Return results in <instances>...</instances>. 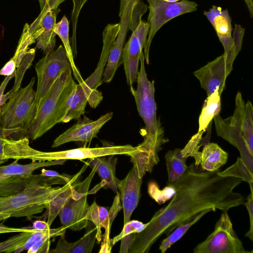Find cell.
<instances>
[{"label":"cell","mask_w":253,"mask_h":253,"mask_svg":"<svg viewBox=\"0 0 253 253\" xmlns=\"http://www.w3.org/2000/svg\"><path fill=\"white\" fill-rule=\"evenodd\" d=\"M197 168L191 164L182 176L168 183L175 191L171 200L136 234L128 253H148L162 235H168L183 221L203 210L227 211L244 204V197L234 192L242 179L219 175V170L200 171Z\"/></svg>","instance_id":"6da1fadb"},{"label":"cell","mask_w":253,"mask_h":253,"mask_svg":"<svg viewBox=\"0 0 253 253\" xmlns=\"http://www.w3.org/2000/svg\"><path fill=\"white\" fill-rule=\"evenodd\" d=\"M140 67L137 76V88L130 90L135 99L139 115L145 124L143 141L137 150L129 156L130 161L141 176L151 172L159 162V152L168 141L164 137V131L157 117V105L155 99V82L150 81L145 71L143 52L140 58Z\"/></svg>","instance_id":"7a4b0ae2"},{"label":"cell","mask_w":253,"mask_h":253,"mask_svg":"<svg viewBox=\"0 0 253 253\" xmlns=\"http://www.w3.org/2000/svg\"><path fill=\"white\" fill-rule=\"evenodd\" d=\"M69 180L67 174L63 177H36L20 192L0 197V212H7L11 217L31 218L42 212L62 190L63 187H52L53 184L65 185Z\"/></svg>","instance_id":"3957f363"},{"label":"cell","mask_w":253,"mask_h":253,"mask_svg":"<svg viewBox=\"0 0 253 253\" xmlns=\"http://www.w3.org/2000/svg\"><path fill=\"white\" fill-rule=\"evenodd\" d=\"M213 120L217 136L239 150L240 158L253 172V106L251 101L245 103L238 92L233 115L224 119L218 115Z\"/></svg>","instance_id":"277c9868"},{"label":"cell","mask_w":253,"mask_h":253,"mask_svg":"<svg viewBox=\"0 0 253 253\" xmlns=\"http://www.w3.org/2000/svg\"><path fill=\"white\" fill-rule=\"evenodd\" d=\"M77 84L71 68L60 76L37 106L35 120L26 133L29 138L35 140L62 122L67 112L68 100Z\"/></svg>","instance_id":"5b68a950"},{"label":"cell","mask_w":253,"mask_h":253,"mask_svg":"<svg viewBox=\"0 0 253 253\" xmlns=\"http://www.w3.org/2000/svg\"><path fill=\"white\" fill-rule=\"evenodd\" d=\"M35 78H32L24 87H20L1 106L0 126L6 137L19 133H26L37 113Z\"/></svg>","instance_id":"8992f818"},{"label":"cell","mask_w":253,"mask_h":253,"mask_svg":"<svg viewBox=\"0 0 253 253\" xmlns=\"http://www.w3.org/2000/svg\"><path fill=\"white\" fill-rule=\"evenodd\" d=\"M245 31L240 25L235 24L232 37L233 45L231 50L193 73L208 96L216 89L221 95L225 87L226 79L233 70V62L242 49Z\"/></svg>","instance_id":"52a82bcc"},{"label":"cell","mask_w":253,"mask_h":253,"mask_svg":"<svg viewBox=\"0 0 253 253\" xmlns=\"http://www.w3.org/2000/svg\"><path fill=\"white\" fill-rule=\"evenodd\" d=\"M194 253H253L236 234L227 211H222L214 231L194 249Z\"/></svg>","instance_id":"ba28073f"},{"label":"cell","mask_w":253,"mask_h":253,"mask_svg":"<svg viewBox=\"0 0 253 253\" xmlns=\"http://www.w3.org/2000/svg\"><path fill=\"white\" fill-rule=\"evenodd\" d=\"M149 3V13L148 23L149 30L144 47L145 61L149 63V49L152 40L160 29L172 19L180 15L197 10L198 4L195 1L182 0L169 2L163 0H147Z\"/></svg>","instance_id":"9c48e42d"},{"label":"cell","mask_w":253,"mask_h":253,"mask_svg":"<svg viewBox=\"0 0 253 253\" xmlns=\"http://www.w3.org/2000/svg\"><path fill=\"white\" fill-rule=\"evenodd\" d=\"M71 68L64 47L60 45L52 51L46 53L36 64L37 76L36 91L37 106L46 95L56 80L67 69Z\"/></svg>","instance_id":"30bf717a"},{"label":"cell","mask_w":253,"mask_h":253,"mask_svg":"<svg viewBox=\"0 0 253 253\" xmlns=\"http://www.w3.org/2000/svg\"><path fill=\"white\" fill-rule=\"evenodd\" d=\"M137 150L130 145H108L95 148L82 147L73 149L46 152L36 150L32 155V162L51 161L56 160H79L93 159L111 155L128 156Z\"/></svg>","instance_id":"8fae6325"},{"label":"cell","mask_w":253,"mask_h":253,"mask_svg":"<svg viewBox=\"0 0 253 253\" xmlns=\"http://www.w3.org/2000/svg\"><path fill=\"white\" fill-rule=\"evenodd\" d=\"M88 166L87 161L80 171L72 176L70 181L63 186L62 190L48 204L42 217L43 220L46 221L49 226L58 215L61 209L71 198L77 200L85 194H88V190L90 184L96 172L95 169H92L84 181L80 182L82 174Z\"/></svg>","instance_id":"7c38bea8"},{"label":"cell","mask_w":253,"mask_h":253,"mask_svg":"<svg viewBox=\"0 0 253 253\" xmlns=\"http://www.w3.org/2000/svg\"><path fill=\"white\" fill-rule=\"evenodd\" d=\"M140 0H121L120 22L117 36L111 49L103 74L102 83H110L122 64V52L133 7Z\"/></svg>","instance_id":"4fadbf2b"},{"label":"cell","mask_w":253,"mask_h":253,"mask_svg":"<svg viewBox=\"0 0 253 253\" xmlns=\"http://www.w3.org/2000/svg\"><path fill=\"white\" fill-rule=\"evenodd\" d=\"M149 30V23L141 21L123 49L122 64L124 65L126 82L130 90L134 89L133 84L137 80L139 62Z\"/></svg>","instance_id":"5bb4252c"},{"label":"cell","mask_w":253,"mask_h":253,"mask_svg":"<svg viewBox=\"0 0 253 253\" xmlns=\"http://www.w3.org/2000/svg\"><path fill=\"white\" fill-rule=\"evenodd\" d=\"M119 24H109L104 28L102 34L103 47L101 55L94 71L85 80L80 83L90 101L96 102L103 98L102 92L97 88L102 83L104 69L112 46L117 36Z\"/></svg>","instance_id":"9a60e30c"},{"label":"cell","mask_w":253,"mask_h":253,"mask_svg":"<svg viewBox=\"0 0 253 253\" xmlns=\"http://www.w3.org/2000/svg\"><path fill=\"white\" fill-rule=\"evenodd\" d=\"M113 115V112L107 113L95 121L86 116H84L83 119L79 118L76 124L55 139L52 147H57L72 141L90 142L93 138L97 137L100 129L112 119Z\"/></svg>","instance_id":"2e32d148"},{"label":"cell","mask_w":253,"mask_h":253,"mask_svg":"<svg viewBox=\"0 0 253 253\" xmlns=\"http://www.w3.org/2000/svg\"><path fill=\"white\" fill-rule=\"evenodd\" d=\"M122 208L120 193H117L113 204L109 211L107 208L98 205L94 201L89 206L85 218L91 221L97 228L96 239L98 243L101 242V228L105 229L101 243L111 244L110 239V229L112 224L118 213Z\"/></svg>","instance_id":"e0dca14e"},{"label":"cell","mask_w":253,"mask_h":253,"mask_svg":"<svg viewBox=\"0 0 253 253\" xmlns=\"http://www.w3.org/2000/svg\"><path fill=\"white\" fill-rule=\"evenodd\" d=\"M142 178L139 177L136 167L133 166L126 176L118 185L121 202L124 211V225L130 220L140 197Z\"/></svg>","instance_id":"ac0fdd59"},{"label":"cell","mask_w":253,"mask_h":253,"mask_svg":"<svg viewBox=\"0 0 253 253\" xmlns=\"http://www.w3.org/2000/svg\"><path fill=\"white\" fill-rule=\"evenodd\" d=\"M87 195L85 194L77 200L71 198L64 205L58 213L63 226L73 231L86 227L88 220L85 216L89 207Z\"/></svg>","instance_id":"d6986e66"},{"label":"cell","mask_w":253,"mask_h":253,"mask_svg":"<svg viewBox=\"0 0 253 253\" xmlns=\"http://www.w3.org/2000/svg\"><path fill=\"white\" fill-rule=\"evenodd\" d=\"M204 14L211 23L224 50L227 53L232 48L233 41L231 33V18L227 9L223 10L219 6H213L209 11H204Z\"/></svg>","instance_id":"ffe728a7"},{"label":"cell","mask_w":253,"mask_h":253,"mask_svg":"<svg viewBox=\"0 0 253 253\" xmlns=\"http://www.w3.org/2000/svg\"><path fill=\"white\" fill-rule=\"evenodd\" d=\"M195 159L196 168L200 164L203 170L214 171L225 165L228 159V154L217 144L206 143L202 152L195 150L190 155Z\"/></svg>","instance_id":"44dd1931"},{"label":"cell","mask_w":253,"mask_h":253,"mask_svg":"<svg viewBox=\"0 0 253 253\" xmlns=\"http://www.w3.org/2000/svg\"><path fill=\"white\" fill-rule=\"evenodd\" d=\"M84 236L75 242H69L60 236L56 248L49 251L53 253H90L96 240L97 228L90 220L85 228Z\"/></svg>","instance_id":"7402d4cb"},{"label":"cell","mask_w":253,"mask_h":253,"mask_svg":"<svg viewBox=\"0 0 253 253\" xmlns=\"http://www.w3.org/2000/svg\"><path fill=\"white\" fill-rule=\"evenodd\" d=\"M111 155L89 159L88 166L95 168L96 172L101 179V183L105 188H110L118 192V185L121 180L116 176L117 158Z\"/></svg>","instance_id":"603a6c76"},{"label":"cell","mask_w":253,"mask_h":253,"mask_svg":"<svg viewBox=\"0 0 253 253\" xmlns=\"http://www.w3.org/2000/svg\"><path fill=\"white\" fill-rule=\"evenodd\" d=\"M66 160H56L51 161L32 162L26 165H21L15 160L11 164L1 166L0 165V182L14 176L29 178L37 169L53 165H63Z\"/></svg>","instance_id":"cb8c5ba5"},{"label":"cell","mask_w":253,"mask_h":253,"mask_svg":"<svg viewBox=\"0 0 253 253\" xmlns=\"http://www.w3.org/2000/svg\"><path fill=\"white\" fill-rule=\"evenodd\" d=\"M221 110V98L218 89L205 99L199 118L198 132H205L213 119Z\"/></svg>","instance_id":"d4e9b609"},{"label":"cell","mask_w":253,"mask_h":253,"mask_svg":"<svg viewBox=\"0 0 253 253\" xmlns=\"http://www.w3.org/2000/svg\"><path fill=\"white\" fill-rule=\"evenodd\" d=\"M211 211H212L211 209L203 210L179 224L162 241L159 248L161 252H166L172 245L181 239L192 225L198 222L205 214Z\"/></svg>","instance_id":"484cf974"},{"label":"cell","mask_w":253,"mask_h":253,"mask_svg":"<svg viewBox=\"0 0 253 253\" xmlns=\"http://www.w3.org/2000/svg\"><path fill=\"white\" fill-rule=\"evenodd\" d=\"M147 225L138 220H129L124 225L121 233L112 239H110L113 247L117 242L121 240L120 253H128L129 249L133 242L136 234L143 230Z\"/></svg>","instance_id":"4316f807"},{"label":"cell","mask_w":253,"mask_h":253,"mask_svg":"<svg viewBox=\"0 0 253 253\" xmlns=\"http://www.w3.org/2000/svg\"><path fill=\"white\" fill-rule=\"evenodd\" d=\"M168 174V183H171L182 176L186 171V158L179 148L169 151L165 156Z\"/></svg>","instance_id":"83f0119b"},{"label":"cell","mask_w":253,"mask_h":253,"mask_svg":"<svg viewBox=\"0 0 253 253\" xmlns=\"http://www.w3.org/2000/svg\"><path fill=\"white\" fill-rule=\"evenodd\" d=\"M54 31L56 35L61 39L67 53L69 60L71 64V69L73 72V75L79 83L84 81L82 76L75 65L74 61V56L72 47L69 42V23L68 19L64 16L61 20L56 23Z\"/></svg>","instance_id":"f1b7e54d"},{"label":"cell","mask_w":253,"mask_h":253,"mask_svg":"<svg viewBox=\"0 0 253 253\" xmlns=\"http://www.w3.org/2000/svg\"><path fill=\"white\" fill-rule=\"evenodd\" d=\"M36 48H31L28 50L18 69L16 71L15 81L12 89L7 93L3 94L1 105H3L10 97L21 86V83L27 69L29 68L35 56Z\"/></svg>","instance_id":"f546056e"},{"label":"cell","mask_w":253,"mask_h":253,"mask_svg":"<svg viewBox=\"0 0 253 253\" xmlns=\"http://www.w3.org/2000/svg\"><path fill=\"white\" fill-rule=\"evenodd\" d=\"M218 174L222 176L237 177L248 182L251 192L253 193V172L248 169L240 157H238L236 162L231 167L222 171H218Z\"/></svg>","instance_id":"4dcf8cb0"},{"label":"cell","mask_w":253,"mask_h":253,"mask_svg":"<svg viewBox=\"0 0 253 253\" xmlns=\"http://www.w3.org/2000/svg\"><path fill=\"white\" fill-rule=\"evenodd\" d=\"M37 175H32L29 178L14 176L0 182V197H4L17 193L22 191Z\"/></svg>","instance_id":"1f68e13d"},{"label":"cell","mask_w":253,"mask_h":253,"mask_svg":"<svg viewBox=\"0 0 253 253\" xmlns=\"http://www.w3.org/2000/svg\"><path fill=\"white\" fill-rule=\"evenodd\" d=\"M35 43V38L29 30V25L26 23L19 40L16 51L12 58L15 61L16 68H18L23 59L32 44Z\"/></svg>","instance_id":"d6a6232c"},{"label":"cell","mask_w":253,"mask_h":253,"mask_svg":"<svg viewBox=\"0 0 253 253\" xmlns=\"http://www.w3.org/2000/svg\"><path fill=\"white\" fill-rule=\"evenodd\" d=\"M33 232H20L19 234L0 242V253H14L25 243Z\"/></svg>","instance_id":"836d02e7"},{"label":"cell","mask_w":253,"mask_h":253,"mask_svg":"<svg viewBox=\"0 0 253 253\" xmlns=\"http://www.w3.org/2000/svg\"><path fill=\"white\" fill-rule=\"evenodd\" d=\"M88 0H72L73 10L71 14L72 23V49L74 57L77 54L76 33L79 16L84 5Z\"/></svg>","instance_id":"e575fe53"},{"label":"cell","mask_w":253,"mask_h":253,"mask_svg":"<svg viewBox=\"0 0 253 253\" xmlns=\"http://www.w3.org/2000/svg\"><path fill=\"white\" fill-rule=\"evenodd\" d=\"M147 5L141 0H139L133 8L128 29L133 32L141 22L143 15L147 11Z\"/></svg>","instance_id":"d590c367"},{"label":"cell","mask_w":253,"mask_h":253,"mask_svg":"<svg viewBox=\"0 0 253 253\" xmlns=\"http://www.w3.org/2000/svg\"><path fill=\"white\" fill-rule=\"evenodd\" d=\"M61 228V227H60L54 229L50 228L44 231H35L33 232L25 243L22 247L17 249L14 253H19L23 251H28L30 247L42 237L49 234L58 231Z\"/></svg>","instance_id":"8d00e7d4"},{"label":"cell","mask_w":253,"mask_h":253,"mask_svg":"<svg viewBox=\"0 0 253 253\" xmlns=\"http://www.w3.org/2000/svg\"><path fill=\"white\" fill-rule=\"evenodd\" d=\"M247 209L249 215L250 228L249 230L245 234L251 241L253 240V193H250L247 197L244 204Z\"/></svg>","instance_id":"74e56055"},{"label":"cell","mask_w":253,"mask_h":253,"mask_svg":"<svg viewBox=\"0 0 253 253\" xmlns=\"http://www.w3.org/2000/svg\"><path fill=\"white\" fill-rule=\"evenodd\" d=\"M32 226L22 228L10 227L4 225L3 223L0 224V234L8 233H20L27 231H35Z\"/></svg>","instance_id":"f35d334b"},{"label":"cell","mask_w":253,"mask_h":253,"mask_svg":"<svg viewBox=\"0 0 253 253\" xmlns=\"http://www.w3.org/2000/svg\"><path fill=\"white\" fill-rule=\"evenodd\" d=\"M16 63L11 58L0 70V75L5 76L11 75L16 71Z\"/></svg>","instance_id":"ab89813d"},{"label":"cell","mask_w":253,"mask_h":253,"mask_svg":"<svg viewBox=\"0 0 253 253\" xmlns=\"http://www.w3.org/2000/svg\"><path fill=\"white\" fill-rule=\"evenodd\" d=\"M50 227L46 221L44 220H37L33 222L32 227L36 231H44L50 229Z\"/></svg>","instance_id":"60d3db41"},{"label":"cell","mask_w":253,"mask_h":253,"mask_svg":"<svg viewBox=\"0 0 253 253\" xmlns=\"http://www.w3.org/2000/svg\"><path fill=\"white\" fill-rule=\"evenodd\" d=\"M16 71L13 74H12L11 75L6 76L5 78V79H4V80L2 81V82L1 83V84L0 85V111L1 106V100H2V96L4 94L3 93H4V90L5 89V87H6L7 84L9 82V81L15 76Z\"/></svg>","instance_id":"b9f144b4"},{"label":"cell","mask_w":253,"mask_h":253,"mask_svg":"<svg viewBox=\"0 0 253 253\" xmlns=\"http://www.w3.org/2000/svg\"><path fill=\"white\" fill-rule=\"evenodd\" d=\"M5 137L3 130L0 126V165L8 161V160L5 159L3 157V139Z\"/></svg>","instance_id":"7bdbcfd3"},{"label":"cell","mask_w":253,"mask_h":253,"mask_svg":"<svg viewBox=\"0 0 253 253\" xmlns=\"http://www.w3.org/2000/svg\"><path fill=\"white\" fill-rule=\"evenodd\" d=\"M41 174L48 177H63L65 174H60L55 171L42 169Z\"/></svg>","instance_id":"ee69618b"},{"label":"cell","mask_w":253,"mask_h":253,"mask_svg":"<svg viewBox=\"0 0 253 253\" xmlns=\"http://www.w3.org/2000/svg\"><path fill=\"white\" fill-rule=\"evenodd\" d=\"M246 4L251 17H253V2L251 0H244Z\"/></svg>","instance_id":"f6af8a7d"},{"label":"cell","mask_w":253,"mask_h":253,"mask_svg":"<svg viewBox=\"0 0 253 253\" xmlns=\"http://www.w3.org/2000/svg\"><path fill=\"white\" fill-rule=\"evenodd\" d=\"M11 214L7 212H0V221L11 217Z\"/></svg>","instance_id":"bcb514c9"},{"label":"cell","mask_w":253,"mask_h":253,"mask_svg":"<svg viewBox=\"0 0 253 253\" xmlns=\"http://www.w3.org/2000/svg\"><path fill=\"white\" fill-rule=\"evenodd\" d=\"M39 0V2L40 4L41 10H42L46 3V0Z\"/></svg>","instance_id":"7dc6e473"},{"label":"cell","mask_w":253,"mask_h":253,"mask_svg":"<svg viewBox=\"0 0 253 253\" xmlns=\"http://www.w3.org/2000/svg\"><path fill=\"white\" fill-rule=\"evenodd\" d=\"M165 1L169 2H176L179 1L180 0H163Z\"/></svg>","instance_id":"c3c4849f"},{"label":"cell","mask_w":253,"mask_h":253,"mask_svg":"<svg viewBox=\"0 0 253 253\" xmlns=\"http://www.w3.org/2000/svg\"><path fill=\"white\" fill-rule=\"evenodd\" d=\"M253 2V0H251Z\"/></svg>","instance_id":"681fc988"}]
</instances>
